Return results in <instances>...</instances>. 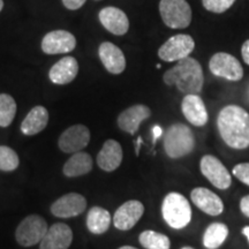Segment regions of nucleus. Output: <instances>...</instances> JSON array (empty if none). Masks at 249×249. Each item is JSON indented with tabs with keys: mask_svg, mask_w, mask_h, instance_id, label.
Listing matches in <instances>:
<instances>
[{
	"mask_svg": "<svg viewBox=\"0 0 249 249\" xmlns=\"http://www.w3.org/2000/svg\"><path fill=\"white\" fill-rule=\"evenodd\" d=\"M160 13L165 26L172 29H185L192 22V8L187 0H160Z\"/></svg>",
	"mask_w": 249,
	"mask_h": 249,
	"instance_id": "obj_5",
	"label": "nucleus"
},
{
	"mask_svg": "<svg viewBox=\"0 0 249 249\" xmlns=\"http://www.w3.org/2000/svg\"><path fill=\"white\" fill-rule=\"evenodd\" d=\"M118 249H138V248L132 247V246H124V247H120V248H118Z\"/></svg>",
	"mask_w": 249,
	"mask_h": 249,
	"instance_id": "obj_36",
	"label": "nucleus"
},
{
	"mask_svg": "<svg viewBox=\"0 0 249 249\" xmlns=\"http://www.w3.org/2000/svg\"><path fill=\"white\" fill-rule=\"evenodd\" d=\"M87 200L77 193H68L51 205V213L59 218L79 216L86 210Z\"/></svg>",
	"mask_w": 249,
	"mask_h": 249,
	"instance_id": "obj_13",
	"label": "nucleus"
},
{
	"mask_svg": "<svg viewBox=\"0 0 249 249\" xmlns=\"http://www.w3.org/2000/svg\"><path fill=\"white\" fill-rule=\"evenodd\" d=\"M86 1L87 0H62V4L71 11H76V9L82 7L86 4Z\"/></svg>",
	"mask_w": 249,
	"mask_h": 249,
	"instance_id": "obj_31",
	"label": "nucleus"
},
{
	"mask_svg": "<svg viewBox=\"0 0 249 249\" xmlns=\"http://www.w3.org/2000/svg\"><path fill=\"white\" fill-rule=\"evenodd\" d=\"M79 73V64L73 57H64L49 71V77L54 85H68Z\"/></svg>",
	"mask_w": 249,
	"mask_h": 249,
	"instance_id": "obj_21",
	"label": "nucleus"
},
{
	"mask_svg": "<svg viewBox=\"0 0 249 249\" xmlns=\"http://www.w3.org/2000/svg\"><path fill=\"white\" fill-rule=\"evenodd\" d=\"M73 241L71 227L64 223L52 225L40 241L39 249H68Z\"/></svg>",
	"mask_w": 249,
	"mask_h": 249,
	"instance_id": "obj_15",
	"label": "nucleus"
},
{
	"mask_svg": "<svg viewBox=\"0 0 249 249\" xmlns=\"http://www.w3.org/2000/svg\"><path fill=\"white\" fill-rule=\"evenodd\" d=\"M240 210L245 216L249 217V195L244 196L240 201Z\"/></svg>",
	"mask_w": 249,
	"mask_h": 249,
	"instance_id": "obj_32",
	"label": "nucleus"
},
{
	"mask_svg": "<svg viewBox=\"0 0 249 249\" xmlns=\"http://www.w3.org/2000/svg\"><path fill=\"white\" fill-rule=\"evenodd\" d=\"M181 249H194L193 247H182Z\"/></svg>",
	"mask_w": 249,
	"mask_h": 249,
	"instance_id": "obj_38",
	"label": "nucleus"
},
{
	"mask_svg": "<svg viewBox=\"0 0 249 249\" xmlns=\"http://www.w3.org/2000/svg\"><path fill=\"white\" fill-rule=\"evenodd\" d=\"M90 142V130L85 124L68 127L59 138L58 145L66 154H75L85 149Z\"/></svg>",
	"mask_w": 249,
	"mask_h": 249,
	"instance_id": "obj_10",
	"label": "nucleus"
},
{
	"mask_svg": "<svg viewBox=\"0 0 249 249\" xmlns=\"http://www.w3.org/2000/svg\"><path fill=\"white\" fill-rule=\"evenodd\" d=\"M111 225V214L107 209L93 207L87 216V227L93 234H103Z\"/></svg>",
	"mask_w": 249,
	"mask_h": 249,
	"instance_id": "obj_24",
	"label": "nucleus"
},
{
	"mask_svg": "<svg viewBox=\"0 0 249 249\" xmlns=\"http://www.w3.org/2000/svg\"><path fill=\"white\" fill-rule=\"evenodd\" d=\"M195 138L192 129L183 124H174L167 128L164 138V150L170 158L185 157L194 150Z\"/></svg>",
	"mask_w": 249,
	"mask_h": 249,
	"instance_id": "obj_3",
	"label": "nucleus"
},
{
	"mask_svg": "<svg viewBox=\"0 0 249 249\" xmlns=\"http://www.w3.org/2000/svg\"><path fill=\"white\" fill-rule=\"evenodd\" d=\"M235 2V0H202L204 8L207 11L216 14H222L230 9Z\"/></svg>",
	"mask_w": 249,
	"mask_h": 249,
	"instance_id": "obj_29",
	"label": "nucleus"
},
{
	"mask_svg": "<svg viewBox=\"0 0 249 249\" xmlns=\"http://www.w3.org/2000/svg\"><path fill=\"white\" fill-rule=\"evenodd\" d=\"M144 213V205L140 201L130 200L118 208L113 216V224L120 231H128L136 225Z\"/></svg>",
	"mask_w": 249,
	"mask_h": 249,
	"instance_id": "obj_12",
	"label": "nucleus"
},
{
	"mask_svg": "<svg viewBox=\"0 0 249 249\" xmlns=\"http://www.w3.org/2000/svg\"><path fill=\"white\" fill-rule=\"evenodd\" d=\"M241 54H242V59H244V61L249 66V39L246 40L244 44H242Z\"/></svg>",
	"mask_w": 249,
	"mask_h": 249,
	"instance_id": "obj_33",
	"label": "nucleus"
},
{
	"mask_svg": "<svg viewBox=\"0 0 249 249\" xmlns=\"http://www.w3.org/2000/svg\"><path fill=\"white\" fill-rule=\"evenodd\" d=\"M201 173L218 189H227L232 183V177L222 161L213 155H205L200 161Z\"/></svg>",
	"mask_w": 249,
	"mask_h": 249,
	"instance_id": "obj_9",
	"label": "nucleus"
},
{
	"mask_svg": "<svg viewBox=\"0 0 249 249\" xmlns=\"http://www.w3.org/2000/svg\"><path fill=\"white\" fill-rule=\"evenodd\" d=\"M49 123V112L43 107L31 108L27 117L21 124V132L24 135H36L45 129Z\"/></svg>",
	"mask_w": 249,
	"mask_h": 249,
	"instance_id": "obj_22",
	"label": "nucleus"
},
{
	"mask_svg": "<svg viewBox=\"0 0 249 249\" xmlns=\"http://www.w3.org/2000/svg\"><path fill=\"white\" fill-rule=\"evenodd\" d=\"M191 198L198 209L210 216H218L224 211V203L222 198L210 189L204 187H197L193 189Z\"/></svg>",
	"mask_w": 249,
	"mask_h": 249,
	"instance_id": "obj_17",
	"label": "nucleus"
},
{
	"mask_svg": "<svg viewBox=\"0 0 249 249\" xmlns=\"http://www.w3.org/2000/svg\"><path fill=\"white\" fill-rule=\"evenodd\" d=\"M151 116V110L147 105H133L121 112L118 117V126L124 132L135 134L139 130L140 124Z\"/></svg>",
	"mask_w": 249,
	"mask_h": 249,
	"instance_id": "obj_16",
	"label": "nucleus"
},
{
	"mask_svg": "<svg viewBox=\"0 0 249 249\" xmlns=\"http://www.w3.org/2000/svg\"><path fill=\"white\" fill-rule=\"evenodd\" d=\"M161 213L167 225L174 230L185 229L192 220L191 204L180 193L172 192L165 196Z\"/></svg>",
	"mask_w": 249,
	"mask_h": 249,
	"instance_id": "obj_4",
	"label": "nucleus"
},
{
	"mask_svg": "<svg viewBox=\"0 0 249 249\" xmlns=\"http://www.w3.org/2000/svg\"><path fill=\"white\" fill-rule=\"evenodd\" d=\"M123 161V148L116 140H107L98 152L97 164L105 172H112L120 166Z\"/></svg>",
	"mask_w": 249,
	"mask_h": 249,
	"instance_id": "obj_20",
	"label": "nucleus"
},
{
	"mask_svg": "<svg viewBox=\"0 0 249 249\" xmlns=\"http://www.w3.org/2000/svg\"><path fill=\"white\" fill-rule=\"evenodd\" d=\"M92 170V160L89 154L79 151L73 154V156L64 165L62 172L68 178L73 177L85 176Z\"/></svg>",
	"mask_w": 249,
	"mask_h": 249,
	"instance_id": "obj_23",
	"label": "nucleus"
},
{
	"mask_svg": "<svg viewBox=\"0 0 249 249\" xmlns=\"http://www.w3.org/2000/svg\"><path fill=\"white\" fill-rule=\"evenodd\" d=\"M223 141L230 148L242 150L249 147V113L238 105H227L217 118Z\"/></svg>",
	"mask_w": 249,
	"mask_h": 249,
	"instance_id": "obj_1",
	"label": "nucleus"
},
{
	"mask_svg": "<svg viewBox=\"0 0 249 249\" xmlns=\"http://www.w3.org/2000/svg\"><path fill=\"white\" fill-rule=\"evenodd\" d=\"M163 80L165 85L177 86L179 91L183 93L197 95L203 89L204 75L200 62L194 58L187 57L165 71Z\"/></svg>",
	"mask_w": 249,
	"mask_h": 249,
	"instance_id": "obj_2",
	"label": "nucleus"
},
{
	"mask_svg": "<svg viewBox=\"0 0 249 249\" xmlns=\"http://www.w3.org/2000/svg\"><path fill=\"white\" fill-rule=\"evenodd\" d=\"M76 46L73 34L66 30H53L42 40V50L46 54H61L71 52Z\"/></svg>",
	"mask_w": 249,
	"mask_h": 249,
	"instance_id": "obj_11",
	"label": "nucleus"
},
{
	"mask_svg": "<svg viewBox=\"0 0 249 249\" xmlns=\"http://www.w3.org/2000/svg\"><path fill=\"white\" fill-rule=\"evenodd\" d=\"M181 110L186 119L196 127H203L209 120L203 99L195 93H188L183 97Z\"/></svg>",
	"mask_w": 249,
	"mask_h": 249,
	"instance_id": "obj_14",
	"label": "nucleus"
},
{
	"mask_svg": "<svg viewBox=\"0 0 249 249\" xmlns=\"http://www.w3.org/2000/svg\"><path fill=\"white\" fill-rule=\"evenodd\" d=\"M49 227L44 218L38 214H30L24 218L15 231L17 241L23 247H30L43 240Z\"/></svg>",
	"mask_w": 249,
	"mask_h": 249,
	"instance_id": "obj_6",
	"label": "nucleus"
},
{
	"mask_svg": "<svg viewBox=\"0 0 249 249\" xmlns=\"http://www.w3.org/2000/svg\"><path fill=\"white\" fill-rule=\"evenodd\" d=\"M18 164L20 160L13 149L6 145H0V170L11 172L18 169Z\"/></svg>",
	"mask_w": 249,
	"mask_h": 249,
	"instance_id": "obj_28",
	"label": "nucleus"
},
{
	"mask_svg": "<svg viewBox=\"0 0 249 249\" xmlns=\"http://www.w3.org/2000/svg\"><path fill=\"white\" fill-rule=\"evenodd\" d=\"M2 7H4V1H2V0H0V12H1Z\"/></svg>",
	"mask_w": 249,
	"mask_h": 249,
	"instance_id": "obj_37",
	"label": "nucleus"
},
{
	"mask_svg": "<svg viewBox=\"0 0 249 249\" xmlns=\"http://www.w3.org/2000/svg\"><path fill=\"white\" fill-rule=\"evenodd\" d=\"M17 113V103L12 96L0 93V127H8Z\"/></svg>",
	"mask_w": 249,
	"mask_h": 249,
	"instance_id": "obj_27",
	"label": "nucleus"
},
{
	"mask_svg": "<svg viewBox=\"0 0 249 249\" xmlns=\"http://www.w3.org/2000/svg\"><path fill=\"white\" fill-rule=\"evenodd\" d=\"M152 132H154V139L156 140V139H158L160 138V136L161 135V128L160 126H155L154 127V129H152Z\"/></svg>",
	"mask_w": 249,
	"mask_h": 249,
	"instance_id": "obj_34",
	"label": "nucleus"
},
{
	"mask_svg": "<svg viewBox=\"0 0 249 249\" xmlns=\"http://www.w3.org/2000/svg\"><path fill=\"white\" fill-rule=\"evenodd\" d=\"M209 70L213 75L229 81H234V82L240 81L244 77V68L240 61L225 52H218L211 57Z\"/></svg>",
	"mask_w": 249,
	"mask_h": 249,
	"instance_id": "obj_8",
	"label": "nucleus"
},
{
	"mask_svg": "<svg viewBox=\"0 0 249 249\" xmlns=\"http://www.w3.org/2000/svg\"><path fill=\"white\" fill-rule=\"evenodd\" d=\"M242 233H244V234H245L246 236H247L248 242H249V226L244 227V229H242Z\"/></svg>",
	"mask_w": 249,
	"mask_h": 249,
	"instance_id": "obj_35",
	"label": "nucleus"
},
{
	"mask_svg": "<svg viewBox=\"0 0 249 249\" xmlns=\"http://www.w3.org/2000/svg\"><path fill=\"white\" fill-rule=\"evenodd\" d=\"M139 241L145 249H170L171 247L169 236L152 230L143 231L140 234Z\"/></svg>",
	"mask_w": 249,
	"mask_h": 249,
	"instance_id": "obj_26",
	"label": "nucleus"
},
{
	"mask_svg": "<svg viewBox=\"0 0 249 249\" xmlns=\"http://www.w3.org/2000/svg\"><path fill=\"white\" fill-rule=\"evenodd\" d=\"M98 54L102 64L111 74H121L126 68V58L124 52L113 43L104 42L99 45Z\"/></svg>",
	"mask_w": 249,
	"mask_h": 249,
	"instance_id": "obj_19",
	"label": "nucleus"
},
{
	"mask_svg": "<svg viewBox=\"0 0 249 249\" xmlns=\"http://www.w3.org/2000/svg\"><path fill=\"white\" fill-rule=\"evenodd\" d=\"M99 21L105 29L117 36H123L129 29V20L126 13L117 7H105L99 12Z\"/></svg>",
	"mask_w": 249,
	"mask_h": 249,
	"instance_id": "obj_18",
	"label": "nucleus"
},
{
	"mask_svg": "<svg viewBox=\"0 0 249 249\" xmlns=\"http://www.w3.org/2000/svg\"><path fill=\"white\" fill-rule=\"evenodd\" d=\"M195 42L191 35L179 34L166 40L158 50V57L163 61H179L189 57L194 51Z\"/></svg>",
	"mask_w": 249,
	"mask_h": 249,
	"instance_id": "obj_7",
	"label": "nucleus"
},
{
	"mask_svg": "<svg viewBox=\"0 0 249 249\" xmlns=\"http://www.w3.org/2000/svg\"><path fill=\"white\" fill-rule=\"evenodd\" d=\"M233 176L245 185L249 186V163L236 164L233 167Z\"/></svg>",
	"mask_w": 249,
	"mask_h": 249,
	"instance_id": "obj_30",
	"label": "nucleus"
},
{
	"mask_svg": "<svg viewBox=\"0 0 249 249\" xmlns=\"http://www.w3.org/2000/svg\"><path fill=\"white\" fill-rule=\"evenodd\" d=\"M229 235V227L223 223H213L205 230L203 246L207 249H217L225 242Z\"/></svg>",
	"mask_w": 249,
	"mask_h": 249,
	"instance_id": "obj_25",
	"label": "nucleus"
}]
</instances>
